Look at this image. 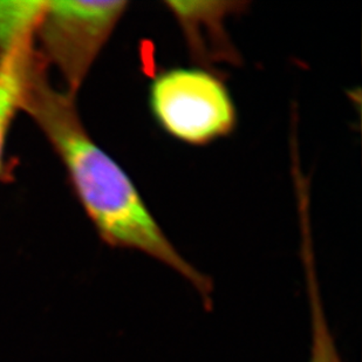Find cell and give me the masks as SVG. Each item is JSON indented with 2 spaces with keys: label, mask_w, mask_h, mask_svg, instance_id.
Here are the masks:
<instances>
[{
  "label": "cell",
  "mask_w": 362,
  "mask_h": 362,
  "mask_svg": "<svg viewBox=\"0 0 362 362\" xmlns=\"http://www.w3.org/2000/svg\"><path fill=\"white\" fill-rule=\"evenodd\" d=\"M148 106L164 133L196 147L230 136L238 123L236 103L222 76L199 66L156 73L148 87Z\"/></svg>",
  "instance_id": "obj_2"
},
{
  "label": "cell",
  "mask_w": 362,
  "mask_h": 362,
  "mask_svg": "<svg viewBox=\"0 0 362 362\" xmlns=\"http://www.w3.org/2000/svg\"><path fill=\"white\" fill-rule=\"evenodd\" d=\"M46 66L38 55L21 110L39 127L64 164L73 192L101 240L110 247L134 250L158 260L188 281L205 306L211 308V278L176 249L129 175L86 130L76 96L49 83Z\"/></svg>",
  "instance_id": "obj_1"
},
{
  "label": "cell",
  "mask_w": 362,
  "mask_h": 362,
  "mask_svg": "<svg viewBox=\"0 0 362 362\" xmlns=\"http://www.w3.org/2000/svg\"><path fill=\"white\" fill-rule=\"evenodd\" d=\"M38 52L35 37L18 46L0 67V180L8 178L5 161L7 136L14 117L21 110L28 76Z\"/></svg>",
  "instance_id": "obj_5"
},
{
  "label": "cell",
  "mask_w": 362,
  "mask_h": 362,
  "mask_svg": "<svg viewBox=\"0 0 362 362\" xmlns=\"http://www.w3.org/2000/svg\"><path fill=\"white\" fill-rule=\"evenodd\" d=\"M163 5L181 28L187 47L199 67L240 65V55L226 21L245 11L247 1H164Z\"/></svg>",
  "instance_id": "obj_4"
},
{
  "label": "cell",
  "mask_w": 362,
  "mask_h": 362,
  "mask_svg": "<svg viewBox=\"0 0 362 362\" xmlns=\"http://www.w3.org/2000/svg\"><path fill=\"white\" fill-rule=\"evenodd\" d=\"M44 4L45 0L0 1V67L21 42L35 37Z\"/></svg>",
  "instance_id": "obj_7"
},
{
  "label": "cell",
  "mask_w": 362,
  "mask_h": 362,
  "mask_svg": "<svg viewBox=\"0 0 362 362\" xmlns=\"http://www.w3.org/2000/svg\"><path fill=\"white\" fill-rule=\"evenodd\" d=\"M311 244L310 233L305 231L301 257L306 277L305 281L311 322V351L308 362H344L326 317Z\"/></svg>",
  "instance_id": "obj_6"
},
{
  "label": "cell",
  "mask_w": 362,
  "mask_h": 362,
  "mask_svg": "<svg viewBox=\"0 0 362 362\" xmlns=\"http://www.w3.org/2000/svg\"><path fill=\"white\" fill-rule=\"evenodd\" d=\"M128 7L124 0H45L35 32L37 51L46 65L58 69L71 95L79 92Z\"/></svg>",
  "instance_id": "obj_3"
}]
</instances>
